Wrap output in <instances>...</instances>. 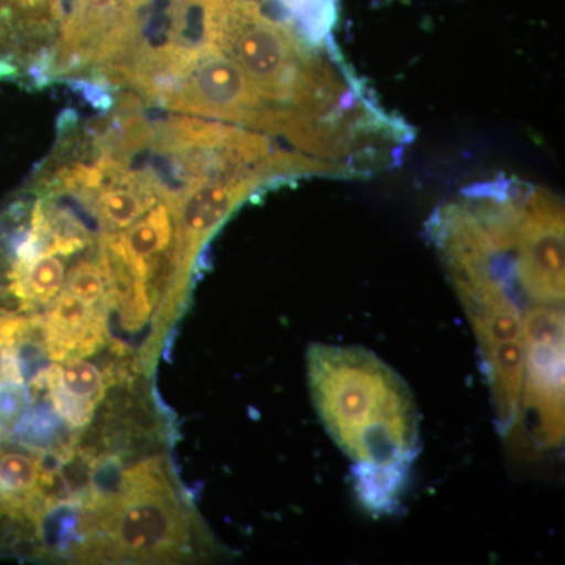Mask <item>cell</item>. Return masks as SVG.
Wrapping results in <instances>:
<instances>
[{"label":"cell","instance_id":"cell-5","mask_svg":"<svg viewBox=\"0 0 565 565\" xmlns=\"http://www.w3.org/2000/svg\"><path fill=\"white\" fill-rule=\"evenodd\" d=\"M509 259L530 302L564 305V207L552 193L531 189L520 195Z\"/></svg>","mask_w":565,"mask_h":565},{"label":"cell","instance_id":"cell-4","mask_svg":"<svg viewBox=\"0 0 565 565\" xmlns=\"http://www.w3.org/2000/svg\"><path fill=\"white\" fill-rule=\"evenodd\" d=\"M523 341L520 415H531L539 446L556 448L564 437V305L531 307L523 319Z\"/></svg>","mask_w":565,"mask_h":565},{"label":"cell","instance_id":"cell-2","mask_svg":"<svg viewBox=\"0 0 565 565\" xmlns=\"http://www.w3.org/2000/svg\"><path fill=\"white\" fill-rule=\"evenodd\" d=\"M308 384L323 426L356 468L408 473L419 451V416L392 367L362 348L316 344Z\"/></svg>","mask_w":565,"mask_h":565},{"label":"cell","instance_id":"cell-3","mask_svg":"<svg viewBox=\"0 0 565 565\" xmlns=\"http://www.w3.org/2000/svg\"><path fill=\"white\" fill-rule=\"evenodd\" d=\"M433 223L435 243L481 348L498 427L511 434L522 404L525 341L508 253L492 243L467 203L446 204Z\"/></svg>","mask_w":565,"mask_h":565},{"label":"cell","instance_id":"cell-1","mask_svg":"<svg viewBox=\"0 0 565 565\" xmlns=\"http://www.w3.org/2000/svg\"><path fill=\"white\" fill-rule=\"evenodd\" d=\"M180 322L84 217L0 223V476L74 489L143 459Z\"/></svg>","mask_w":565,"mask_h":565}]
</instances>
